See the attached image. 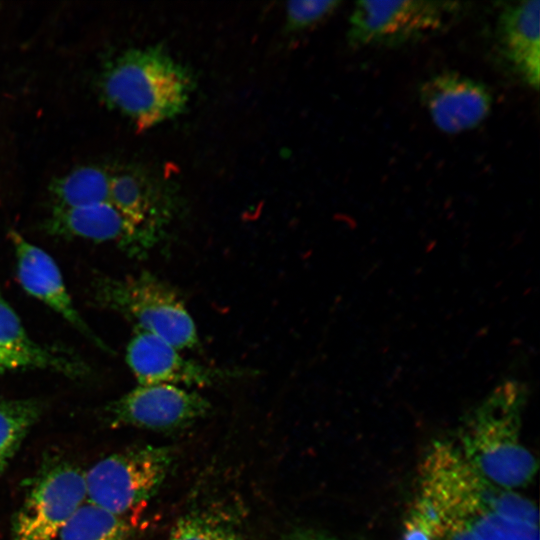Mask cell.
Returning <instances> with one entry per match:
<instances>
[{
  "mask_svg": "<svg viewBox=\"0 0 540 540\" xmlns=\"http://www.w3.org/2000/svg\"><path fill=\"white\" fill-rule=\"evenodd\" d=\"M86 501L83 470L64 460L45 465L13 517L10 540H56Z\"/></svg>",
  "mask_w": 540,
  "mask_h": 540,
  "instance_id": "obj_7",
  "label": "cell"
},
{
  "mask_svg": "<svg viewBox=\"0 0 540 540\" xmlns=\"http://www.w3.org/2000/svg\"><path fill=\"white\" fill-rule=\"evenodd\" d=\"M110 182L111 174L103 168H77L53 185L54 208H79L109 202Z\"/></svg>",
  "mask_w": 540,
  "mask_h": 540,
  "instance_id": "obj_17",
  "label": "cell"
},
{
  "mask_svg": "<svg viewBox=\"0 0 540 540\" xmlns=\"http://www.w3.org/2000/svg\"><path fill=\"white\" fill-rule=\"evenodd\" d=\"M291 540H332V539L323 535H318V534H305V535H299V536L293 537L291 538Z\"/></svg>",
  "mask_w": 540,
  "mask_h": 540,
  "instance_id": "obj_22",
  "label": "cell"
},
{
  "mask_svg": "<svg viewBox=\"0 0 540 540\" xmlns=\"http://www.w3.org/2000/svg\"><path fill=\"white\" fill-rule=\"evenodd\" d=\"M460 9L452 1H358L349 19L348 42L356 48L406 45L443 29Z\"/></svg>",
  "mask_w": 540,
  "mask_h": 540,
  "instance_id": "obj_6",
  "label": "cell"
},
{
  "mask_svg": "<svg viewBox=\"0 0 540 540\" xmlns=\"http://www.w3.org/2000/svg\"><path fill=\"white\" fill-rule=\"evenodd\" d=\"M168 540H244L228 514L216 510H201L187 514L173 527Z\"/></svg>",
  "mask_w": 540,
  "mask_h": 540,
  "instance_id": "obj_19",
  "label": "cell"
},
{
  "mask_svg": "<svg viewBox=\"0 0 540 540\" xmlns=\"http://www.w3.org/2000/svg\"><path fill=\"white\" fill-rule=\"evenodd\" d=\"M340 5L339 1H291L286 6L288 25L294 29L307 28L330 15Z\"/></svg>",
  "mask_w": 540,
  "mask_h": 540,
  "instance_id": "obj_20",
  "label": "cell"
},
{
  "mask_svg": "<svg viewBox=\"0 0 540 540\" xmlns=\"http://www.w3.org/2000/svg\"><path fill=\"white\" fill-rule=\"evenodd\" d=\"M539 6L538 0L506 4L496 31L501 55L516 75L535 90L540 80Z\"/></svg>",
  "mask_w": 540,
  "mask_h": 540,
  "instance_id": "obj_14",
  "label": "cell"
},
{
  "mask_svg": "<svg viewBox=\"0 0 540 540\" xmlns=\"http://www.w3.org/2000/svg\"><path fill=\"white\" fill-rule=\"evenodd\" d=\"M10 240L14 247L16 273L22 288L61 315L97 347L110 352V348L92 331L75 308L54 259L16 231H10Z\"/></svg>",
  "mask_w": 540,
  "mask_h": 540,
  "instance_id": "obj_12",
  "label": "cell"
},
{
  "mask_svg": "<svg viewBox=\"0 0 540 540\" xmlns=\"http://www.w3.org/2000/svg\"><path fill=\"white\" fill-rule=\"evenodd\" d=\"M109 202L136 231L145 257L165 240L180 209L172 190L135 171L111 175Z\"/></svg>",
  "mask_w": 540,
  "mask_h": 540,
  "instance_id": "obj_10",
  "label": "cell"
},
{
  "mask_svg": "<svg viewBox=\"0 0 540 540\" xmlns=\"http://www.w3.org/2000/svg\"><path fill=\"white\" fill-rule=\"evenodd\" d=\"M99 306L122 314L135 328L156 335L178 350L195 349V322L179 293L149 271L125 277L100 276L93 283Z\"/></svg>",
  "mask_w": 540,
  "mask_h": 540,
  "instance_id": "obj_4",
  "label": "cell"
},
{
  "mask_svg": "<svg viewBox=\"0 0 540 540\" xmlns=\"http://www.w3.org/2000/svg\"><path fill=\"white\" fill-rule=\"evenodd\" d=\"M173 459L171 448L154 445L110 454L84 471L86 499L110 512L127 516L158 491Z\"/></svg>",
  "mask_w": 540,
  "mask_h": 540,
  "instance_id": "obj_5",
  "label": "cell"
},
{
  "mask_svg": "<svg viewBox=\"0 0 540 540\" xmlns=\"http://www.w3.org/2000/svg\"><path fill=\"white\" fill-rule=\"evenodd\" d=\"M522 405L493 391L468 415L457 447L481 476L509 490L529 484L537 471L535 458L520 440Z\"/></svg>",
  "mask_w": 540,
  "mask_h": 540,
  "instance_id": "obj_3",
  "label": "cell"
},
{
  "mask_svg": "<svg viewBox=\"0 0 540 540\" xmlns=\"http://www.w3.org/2000/svg\"><path fill=\"white\" fill-rule=\"evenodd\" d=\"M211 410L201 394L170 384L138 385L105 408L110 424L156 431L188 426Z\"/></svg>",
  "mask_w": 540,
  "mask_h": 540,
  "instance_id": "obj_8",
  "label": "cell"
},
{
  "mask_svg": "<svg viewBox=\"0 0 540 540\" xmlns=\"http://www.w3.org/2000/svg\"><path fill=\"white\" fill-rule=\"evenodd\" d=\"M27 369L49 370L70 378H83L91 371L76 354L35 342L0 293V373Z\"/></svg>",
  "mask_w": 540,
  "mask_h": 540,
  "instance_id": "obj_13",
  "label": "cell"
},
{
  "mask_svg": "<svg viewBox=\"0 0 540 540\" xmlns=\"http://www.w3.org/2000/svg\"><path fill=\"white\" fill-rule=\"evenodd\" d=\"M413 508L432 522L440 540H539L537 506L485 479L450 443L429 449Z\"/></svg>",
  "mask_w": 540,
  "mask_h": 540,
  "instance_id": "obj_1",
  "label": "cell"
},
{
  "mask_svg": "<svg viewBox=\"0 0 540 540\" xmlns=\"http://www.w3.org/2000/svg\"><path fill=\"white\" fill-rule=\"evenodd\" d=\"M43 411L44 403L38 399H0V476Z\"/></svg>",
  "mask_w": 540,
  "mask_h": 540,
  "instance_id": "obj_18",
  "label": "cell"
},
{
  "mask_svg": "<svg viewBox=\"0 0 540 540\" xmlns=\"http://www.w3.org/2000/svg\"><path fill=\"white\" fill-rule=\"evenodd\" d=\"M288 540H291V539H288Z\"/></svg>",
  "mask_w": 540,
  "mask_h": 540,
  "instance_id": "obj_23",
  "label": "cell"
},
{
  "mask_svg": "<svg viewBox=\"0 0 540 540\" xmlns=\"http://www.w3.org/2000/svg\"><path fill=\"white\" fill-rule=\"evenodd\" d=\"M126 362L139 385L207 387L253 373L247 369L214 367L187 359L162 338L137 328L127 345Z\"/></svg>",
  "mask_w": 540,
  "mask_h": 540,
  "instance_id": "obj_9",
  "label": "cell"
},
{
  "mask_svg": "<svg viewBox=\"0 0 540 540\" xmlns=\"http://www.w3.org/2000/svg\"><path fill=\"white\" fill-rule=\"evenodd\" d=\"M404 540H440L433 524L421 513L412 508L405 522Z\"/></svg>",
  "mask_w": 540,
  "mask_h": 540,
  "instance_id": "obj_21",
  "label": "cell"
},
{
  "mask_svg": "<svg viewBox=\"0 0 540 540\" xmlns=\"http://www.w3.org/2000/svg\"><path fill=\"white\" fill-rule=\"evenodd\" d=\"M52 235L113 242L133 258H145L138 235L110 202L59 209L54 208L46 224Z\"/></svg>",
  "mask_w": 540,
  "mask_h": 540,
  "instance_id": "obj_15",
  "label": "cell"
},
{
  "mask_svg": "<svg viewBox=\"0 0 540 540\" xmlns=\"http://www.w3.org/2000/svg\"><path fill=\"white\" fill-rule=\"evenodd\" d=\"M420 99L436 127L447 134L477 127L492 106L485 84L453 71L438 73L422 83Z\"/></svg>",
  "mask_w": 540,
  "mask_h": 540,
  "instance_id": "obj_11",
  "label": "cell"
},
{
  "mask_svg": "<svg viewBox=\"0 0 540 540\" xmlns=\"http://www.w3.org/2000/svg\"><path fill=\"white\" fill-rule=\"evenodd\" d=\"M133 526L118 515L86 501L62 528L56 540H131Z\"/></svg>",
  "mask_w": 540,
  "mask_h": 540,
  "instance_id": "obj_16",
  "label": "cell"
},
{
  "mask_svg": "<svg viewBox=\"0 0 540 540\" xmlns=\"http://www.w3.org/2000/svg\"><path fill=\"white\" fill-rule=\"evenodd\" d=\"M192 88L187 69L160 48L124 52L108 65L101 81L107 104L139 129L179 115Z\"/></svg>",
  "mask_w": 540,
  "mask_h": 540,
  "instance_id": "obj_2",
  "label": "cell"
}]
</instances>
